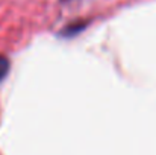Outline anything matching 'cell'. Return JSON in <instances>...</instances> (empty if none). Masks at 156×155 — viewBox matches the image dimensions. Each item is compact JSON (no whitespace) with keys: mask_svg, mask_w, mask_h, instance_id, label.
I'll return each mask as SVG.
<instances>
[{"mask_svg":"<svg viewBox=\"0 0 156 155\" xmlns=\"http://www.w3.org/2000/svg\"><path fill=\"white\" fill-rule=\"evenodd\" d=\"M8 70H9V61L5 56H0V81L8 75Z\"/></svg>","mask_w":156,"mask_h":155,"instance_id":"cell-1","label":"cell"}]
</instances>
